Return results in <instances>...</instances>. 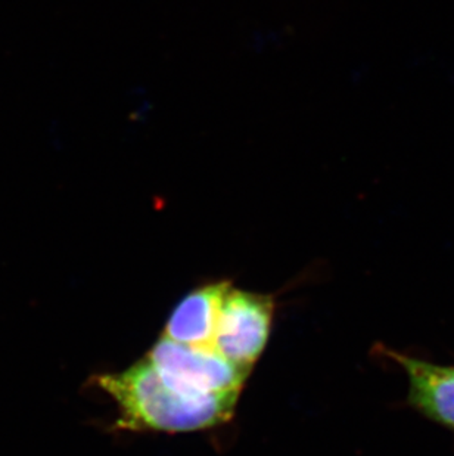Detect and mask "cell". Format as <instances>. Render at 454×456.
<instances>
[{"label":"cell","instance_id":"1","mask_svg":"<svg viewBox=\"0 0 454 456\" xmlns=\"http://www.w3.org/2000/svg\"><path fill=\"white\" fill-rule=\"evenodd\" d=\"M99 388L116 402L120 430L191 433L231 421L239 396H186L164 383L148 357L127 370L103 374Z\"/></svg>","mask_w":454,"mask_h":456},{"label":"cell","instance_id":"2","mask_svg":"<svg viewBox=\"0 0 454 456\" xmlns=\"http://www.w3.org/2000/svg\"><path fill=\"white\" fill-rule=\"evenodd\" d=\"M164 383L186 396H239L251 370L215 350L182 345L161 336L146 354Z\"/></svg>","mask_w":454,"mask_h":456},{"label":"cell","instance_id":"3","mask_svg":"<svg viewBox=\"0 0 454 456\" xmlns=\"http://www.w3.org/2000/svg\"><path fill=\"white\" fill-rule=\"evenodd\" d=\"M273 318V296L231 285L220 305L211 349L251 370L269 343Z\"/></svg>","mask_w":454,"mask_h":456},{"label":"cell","instance_id":"4","mask_svg":"<svg viewBox=\"0 0 454 456\" xmlns=\"http://www.w3.org/2000/svg\"><path fill=\"white\" fill-rule=\"evenodd\" d=\"M408 375V405L429 421L454 430V365H437L379 346Z\"/></svg>","mask_w":454,"mask_h":456},{"label":"cell","instance_id":"5","mask_svg":"<svg viewBox=\"0 0 454 456\" xmlns=\"http://www.w3.org/2000/svg\"><path fill=\"white\" fill-rule=\"evenodd\" d=\"M231 281L208 282L177 303L164 327L163 336L182 345L211 349L220 305Z\"/></svg>","mask_w":454,"mask_h":456}]
</instances>
